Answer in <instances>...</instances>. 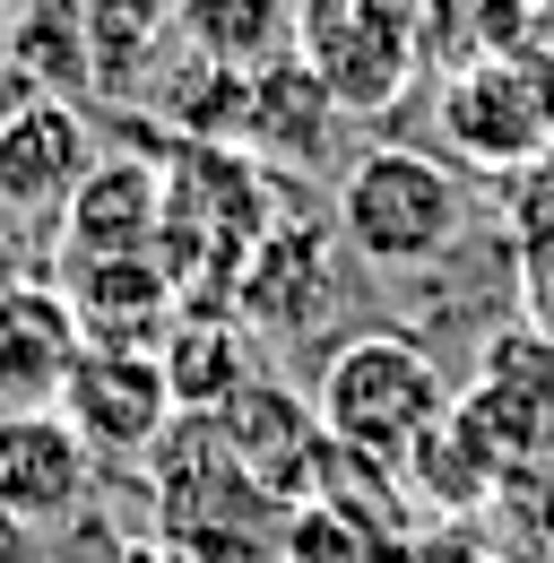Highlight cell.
<instances>
[{"mask_svg": "<svg viewBox=\"0 0 554 563\" xmlns=\"http://www.w3.org/2000/svg\"><path fill=\"white\" fill-rule=\"evenodd\" d=\"M468 174L433 147H399L373 140L346 156L339 200H330V234H339L346 261L381 269V278H408V269H433L468 243Z\"/></svg>", "mask_w": 554, "mask_h": 563, "instance_id": "cell-1", "label": "cell"}, {"mask_svg": "<svg viewBox=\"0 0 554 563\" xmlns=\"http://www.w3.org/2000/svg\"><path fill=\"white\" fill-rule=\"evenodd\" d=\"M312 417L330 433V451H364V460H408L433 424L451 417V390L433 373V347H416L399 330H364L346 339L321 382H312Z\"/></svg>", "mask_w": 554, "mask_h": 563, "instance_id": "cell-2", "label": "cell"}, {"mask_svg": "<svg viewBox=\"0 0 554 563\" xmlns=\"http://www.w3.org/2000/svg\"><path fill=\"white\" fill-rule=\"evenodd\" d=\"M442 147L477 174H538L554 156V62L485 53L442 78Z\"/></svg>", "mask_w": 554, "mask_h": 563, "instance_id": "cell-3", "label": "cell"}, {"mask_svg": "<svg viewBox=\"0 0 554 563\" xmlns=\"http://www.w3.org/2000/svg\"><path fill=\"white\" fill-rule=\"evenodd\" d=\"M295 62L330 87L339 113H390L416 87L424 35L408 0H303L295 9Z\"/></svg>", "mask_w": 554, "mask_h": 563, "instance_id": "cell-4", "label": "cell"}, {"mask_svg": "<svg viewBox=\"0 0 554 563\" xmlns=\"http://www.w3.org/2000/svg\"><path fill=\"white\" fill-rule=\"evenodd\" d=\"M96 122L69 96H18L0 104V225H44L69 209V191L96 165Z\"/></svg>", "mask_w": 554, "mask_h": 563, "instance_id": "cell-5", "label": "cell"}, {"mask_svg": "<svg viewBox=\"0 0 554 563\" xmlns=\"http://www.w3.org/2000/svg\"><path fill=\"white\" fill-rule=\"evenodd\" d=\"M53 408L96 460H131V451H156V433L174 424V390L156 347H78Z\"/></svg>", "mask_w": 554, "mask_h": 563, "instance_id": "cell-6", "label": "cell"}, {"mask_svg": "<svg viewBox=\"0 0 554 563\" xmlns=\"http://www.w3.org/2000/svg\"><path fill=\"white\" fill-rule=\"evenodd\" d=\"M96 494V451L69 433L62 408H0V520L26 538L69 529Z\"/></svg>", "mask_w": 554, "mask_h": 563, "instance_id": "cell-7", "label": "cell"}, {"mask_svg": "<svg viewBox=\"0 0 554 563\" xmlns=\"http://www.w3.org/2000/svg\"><path fill=\"white\" fill-rule=\"evenodd\" d=\"M234 312H243V330H261V339H312L321 330V312H330V295H339V234L330 225H269L252 252H243V269H234Z\"/></svg>", "mask_w": 554, "mask_h": 563, "instance_id": "cell-8", "label": "cell"}, {"mask_svg": "<svg viewBox=\"0 0 554 563\" xmlns=\"http://www.w3.org/2000/svg\"><path fill=\"white\" fill-rule=\"evenodd\" d=\"M78 312L44 278H0V408H53L78 364Z\"/></svg>", "mask_w": 554, "mask_h": 563, "instance_id": "cell-9", "label": "cell"}, {"mask_svg": "<svg viewBox=\"0 0 554 563\" xmlns=\"http://www.w3.org/2000/svg\"><path fill=\"white\" fill-rule=\"evenodd\" d=\"M62 234H69V261H138V252H156V234H165L156 165L147 156H96L87 183L62 209Z\"/></svg>", "mask_w": 554, "mask_h": 563, "instance_id": "cell-10", "label": "cell"}, {"mask_svg": "<svg viewBox=\"0 0 554 563\" xmlns=\"http://www.w3.org/2000/svg\"><path fill=\"white\" fill-rule=\"evenodd\" d=\"M156 364H165L174 417H217V408H234V399L261 382V347H252V330L225 321V312H182V321L156 339Z\"/></svg>", "mask_w": 554, "mask_h": 563, "instance_id": "cell-11", "label": "cell"}, {"mask_svg": "<svg viewBox=\"0 0 554 563\" xmlns=\"http://www.w3.org/2000/svg\"><path fill=\"white\" fill-rule=\"evenodd\" d=\"M69 312H78L87 347H156V330L174 321V269L156 252H138V261H78Z\"/></svg>", "mask_w": 554, "mask_h": 563, "instance_id": "cell-12", "label": "cell"}, {"mask_svg": "<svg viewBox=\"0 0 554 563\" xmlns=\"http://www.w3.org/2000/svg\"><path fill=\"white\" fill-rule=\"evenodd\" d=\"M339 122L346 113L330 104V87L303 70L295 53L269 62V70H252V87H243V147L269 156V165H312V156H330Z\"/></svg>", "mask_w": 554, "mask_h": 563, "instance_id": "cell-13", "label": "cell"}, {"mask_svg": "<svg viewBox=\"0 0 554 563\" xmlns=\"http://www.w3.org/2000/svg\"><path fill=\"white\" fill-rule=\"evenodd\" d=\"M295 9L303 0H174V35H182L191 62L252 78L295 53Z\"/></svg>", "mask_w": 554, "mask_h": 563, "instance_id": "cell-14", "label": "cell"}, {"mask_svg": "<svg viewBox=\"0 0 554 563\" xmlns=\"http://www.w3.org/2000/svg\"><path fill=\"white\" fill-rule=\"evenodd\" d=\"M78 9V53L96 96H138V78L174 44V0H69Z\"/></svg>", "mask_w": 554, "mask_h": 563, "instance_id": "cell-15", "label": "cell"}, {"mask_svg": "<svg viewBox=\"0 0 554 563\" xmlns=\"http://www.w3.org/2000/svg\"><path fill=\"white\" fill-rule=\"evenodd\" d=\"M0 563H35V538H26L18 520H0Z\"/></svg>", "mask_w": 554, "mask_h": 563, "instance_id": "cell-16", "label": "cell"}, {"mask_svg": "<svg viewBox=\"0 0 554 563\" xmlns=\"http://www.w3.org/2000/svg\"><path fill=\"white\" fill-rule=\"evenodd\" d=\"M122 563H182V555H156V547H131Z\"/></svg>", "mask_w": 554, "mask_h": 563, "instance_id": "cell-17", "label": "cell"}, {"mask_svg": "<svg viewBox=\"0 0 554 563\" xmlns=\"http://www.w3.org/2000/svg\"><path fill=\"white\" fill-rule=\"evenodd\" d=\"M0 278H9V269H0Z\"/></svg>", "mask_w": 554, "mask_h": 563, "instance_id": "cell-18", "label": "cell"}]
</instances>
